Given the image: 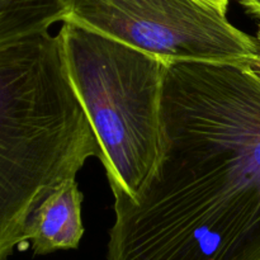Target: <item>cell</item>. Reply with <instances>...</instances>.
Segmentation results:
<instances>
[{
	"label": "cell",
	"instance_id": "cell-1",
	"mask_svg": "<svg viewBox=\"0 0 260 260\" xmlns=\"http://www.w3.org/2000/svg\"><path fill=\"white\" fill-rule=\"evenodd\" d=\"M107 260H260V75L167 63L159 160L114 198Z\"/></svg>",
	"mask_w": 260,
	"mask_h": 260
},
{
	"label": "cell",
	"instance_id": "cell-2",
	"mask_svg": "<svg viewBox=\"0 0 260 260\" xmlns=\"http://www.w3.org/2000/svg\"><path fill=\"white\" fill-rule=\"evenodd\" d=\"M102 152L71 84L60 36L0 45V260L25 243L30 215Z\"/></svg>",
	"mask_w": 260,
	"mask_h": 260
},
{
	"label": "cell",
	"instance_id": "cell-3",
	"mask_svg": "<svg viewBox=\"0 0 260 260\" xmlns=\"http://www.w3.org/2000/svg\"><path fill=\"white\" fill-rule=\"evenodd\" d=\"M58 36L113 197L134 200L159 160L167 63L73 23Z\"/></svg>",
	"mask_w": 260,
	"mask_h": 260
},
{
	"label": "cell",
	"instance_id": "cell-4",
	"mask_svg": "<svg viewBox=\"0 0 260 260\" xmlns=\"http://www.w3.org/2000/svg\"><path fill=\"white\" fill-rule=\"evenodd\" d=\"M63 22L172 62L250 65L258 41L200 0H69ZM62 22V23H63Z\"/></svg>",
	"mask_w": 260,
	"mask_h": 260
},
{
	"label": "cell",
	"instance_id": "cell-5",
	"mask_svg": "<svg viewBox=\"0 0 260 260\" xmlns=\"http://www.w3.org/2000/svg\"><path fill=\"white\" fill-rule=\"evenodd\" d=\"M81 203L76 178L61 182L43 198L25 228V243L35 255L79 248L84 235Z\"/></svg>",
	"mask_w": 260,
	"mask_h": 260
},
{
	"label": "cell",
	"instance_id": "cell-6",
	"mask_svg": "<svg viewBox=\"0 0 260 260\" xmlns=\"http://www.w3.org/2000/svg\"><path fill=\"white\" fill-rule=\"evenodd\" d=\"M69 0H0V45L50 30L63 22Z\"/></svg>",
	"mask_w": 260,
	"mask_h": 260
},
{
	"label": "cell",
	"instance_id": "cell-7",
	"mask_svg": "<svg viewBox=\"0 0 260 260\" xmlns=\"http://www.w3.org/2000/svg\"><path fill=\"white\" fill-rule=\"evenodd\" d=\"M239 3L249 14L260 19V0H239Z\"/></svg>",
	"mask_w": 260,
	"mask_h": 260
},
{
	"label": "cell",
	"instance_id": "cell-8",
	"mask_svg": "<svg viewBox=\"0 0 260 260\" xmlns=\"http://www.w3.org/2000/svg\"><path fill=\"white\" fill-rule=\"evenodd\" d=\"M200 2L205 3V4L210 5V7L216 8L220 12L226 13L228 12V7H229V2L230 0H200Z\"/></svg>",
	"mask_w": 260,
	"mask_h": 260
},
{
	"label": "cell",
	"instance_id": "cell-9",
	"mask_svg": "<svg viewBox=\"0 0 260 260\" xmlns=\"http://www.w3.org/2000/svg\"><path fill=\"white\" fill-rule=\"evenodd\" d=\"M256 41H258V58H256L255 62L253 63L251 68L256 71V73L260 75V25H259V29H258V35H256Z\"/></svg>",
	"mask_w": 260,
	"mask_h": 260
}]
</instances>
